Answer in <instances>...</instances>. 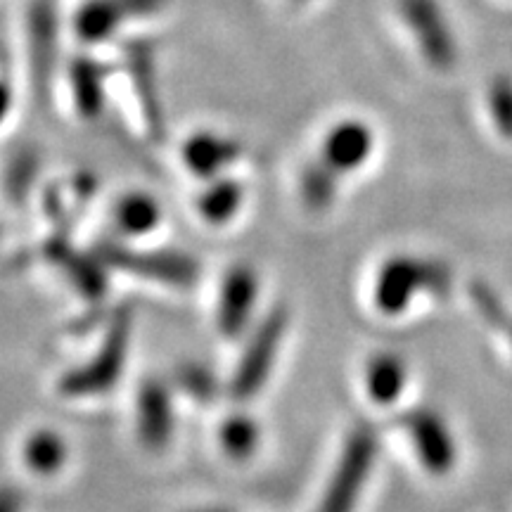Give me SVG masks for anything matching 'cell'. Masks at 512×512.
Instances as JSON below:
<instances>
[{
  "instance_id": "obj_25",
  "label": "cell",
  "mask_w": 512,
  "mask_h": 512,
  "mask_svg": "<svg viewBox=\"0 0 512 512\" xmlns=\"http://www.w3.org/2000/svg\"><path fill=\"white\" fill-rule=\"evenodd\" d=\"M128 17H150L164 8L166 0H121Z\"/></svg>"
},
{
  "instance_id": "obj_15",
  "label": "cell",
  "mask_w": 512,
  "mask_h": 512,
  "mask_svg": "<svg viewBox=\"0 0 512 512\" xmlns=\"http://www.w3.org/2000/svg\"><path fill=\"white\" fill-rule=\"evenodd\" d=\"M128 19L121 0H83L74 12V31L88 46L110 41Z\"/></svg>"
},
{
  "instance_id": "obj_5",
  "label": "cell",
  "mask_w": 512,
  "mask_h": 512,
  "mask_svg": "<svg viewBox=\"0 0 512 512\" xmlns=\"http://www.w3.org/2000/svg\"><path fill=\"white\" fill-rule=\"evenodd\" d=\"M287 330V311L273 309L268 316L261 320L259 328L249 337L245 354H242L238 370L233 375L230 384V394L233 399L247 401L264 387L268 375H271L275 356H278L280 342Z\"/></svg>"
},
{
  "instance_id": "obj_14",
  "label": "cell",
  "mask_w": 512,
  "mask_h": 512,
  "mask_svg": "<svg viewBox=\"0 0 512 512\" xmlns=\"http://www.w3.org/2000/svg\"><path fill=\"white\" fill-rule=\"evenodd\" d=\"M107 76H110V67L95 57H76L69 64V86H72L74 105L81 117L93 119L102 112Z\"/></svg>"
},
{
  "instance_id": "obj_22",
  "label": "cell",
  "mask_w": 512,
  "mask_h": 512,
  "mask_svg": "<svg viewBox=\"0 0 512 512\" xmlns=\"http://www.w3.org/2000/svg\"><path fill=\"white\" fill-rule=\"evenodd\" d=\"M219 441L228 458L249 460L259 446V425L249 415H230L221 425Z\"/></svg>"
},
{
  "instance_id": "obj_18",
  "label": "cell",
  "mask_w": 512,
  "mask_h": 512,
  "mask_svg": "<svg viewBox=\"0 0 512 512\" xmlns=\"http://www.w3.org/2000/svg\"><path fill=\"white\" fill-rule=\"evenodd\" d=\"M242 197H245V192H242V185L238 181H233V178H214L207 185V190L197 197V209H200L204 221L221 226V223L230 221L238 214Z\"/></svg>"
},
{
  "instance_id": "obj_11",
  "label": "cell",
  "mask_w": 512,
  "mask_h": 512,
  "mask_svg": "<svg viewBox=\"0 0 512 512\" xmlns=\"http://www.w3.org/2000/svg\"><path fill=\"white\" fill-rule=\"evenodd\" d=\"M174 399L162 380H147L138 392V434L152 451H159L174 437Z\"/></svg>"
},
{
  "instance_id": "obj_9",
  "label": "cell",
  "mask_w": 512,
  "mask_h": 512,
  "mask_svg": "<svg viewBox=\"0 0 512 512\" xmlns=\"http://www.w3.org/2000/svg\"><path fill=\"white\" fill-rule=\"evenodd\" d=\"M46 259L57 268H62V273L67 275L69 283L79 290L83 297L88 299H100L107 292V273L105 264L98 256L81 254L79 249L72 247V242L67 240V235L57 233L46 242L43 247Z\"/></svg>"
},
{
  "instance_id": "obj_23",
  "label": "cell",
  "mask_w": 512,
  "mask_h": 512,
  "mask_svg": "<svg viewBox=\"0 0 512 512\" xmlns=\"http://www.w3.org/2000/svg\"><path fill=\"white\" fill-rule=\"evenodd\" d=\"M176 380L185 394L200 403H211L219 396V382H216L214 373L200 363H183L178 368Z\"/></svg>"
},
{
  "instance_id": "obj_17",
  "label": "cell",
  "mask_w": 512,
  "mask_h": 512,
  "mask_svg": "<svg viewBox=\"0 0 512 512\" xmlns=\"http://www.w3.org/2000/svg\"><path fill=\"white\" fill-rule=\"evenodd\" d=\"M162 219V209L155 197L145 192H128L114 207V223L124 235H147L157 228Z\"/></svg>"
},
{
  "instance_id": "obj_4",
  "label": "cell",
  "mask_w": 512,
  "mask_h": 512,
  "mask_svg": "<svg viewBox=\"0 0 512 512\" xmlns=\"http://www.w3.org/2000/svg\"><path fill=\"white\" fill-rule=\"evenodd\" d=\"M93 254L105 266L140 275L147 280H159L164 285L192 287L200 278V268L195 261L181 252H136L121 242L100 240Z\"/></svg>"
},
{
  "instance_id": "obj_19",
  "label": "cell",
  "mask_w": 512,
  "mask_h": 512,
  "mask_svg": "<svg viewBox=\"0 0 512 512\" xmlns=\"http://www.w3.org/2000/svg\"><path fill=\"white\" fill-rule=\"evenodd\" d=\"M67 456V441L53 430H36L24 444V460H27L29 470H34L41 477L60 472L67 463Z\"/></svg>"
},
{
  "instance_id": "obj_26",
  "label": "cell",
  "mask_w": 512,
  "mask_h": 512,
  "mask_svg": "<svg viewBox=\"0 0 512 512\" xmlns=\"http://www.w3.org/2000/svg\"><path fill=\"white\" fill-rule=\"evenodd\" d=\"M24 510V496L15 486L3 484L0 486V512H22Z\"/></svg>"
},
{
  "instance_id": "obj_20",
  "label": "cell",
  "mask_w": 512,
  "mask_h": 512,
  "mask_svg": "<svg viewBox=\"0 0 512 512\" xmlns=\"http://www.w3.org/2000/svg\"><path fill=\"white\" fill-rule=\"evenodd\" d=\"M57 27L55 10L50 0H38L31 10V53L43 79H48L50 67H53V55L57 46Z\"/></svg>"
},
{
  "instance_id": "obj_21",
  "label": "cell",
  "mask_w": 512,
  "mask_h": 512,
  "mask_svg": "<svg viewBox=\"0 0 512 512\" xmlns=\"http://www.w3.org/2000/svg\"><path fill=\"white\" fill-rule=\"evenodd\" d=\"M337 181V171H332L320 157L316 162L306 164L302 169V176H299V192H302L306 207L313 211L328 209L337 195Z\"/></svg>"
},
{
  "instance_id": "obj_2",
  "label": "cell",
  "mask_w": 512,
  "mask_h": 512,
  "mask_svg": "<svg viewBox=\"0 0 512 512\" xmlns=\"http://www.w3.org/2000/svg\"><path fill=\"white\" fill-rule=\"evenodd\" d=\"M451 275L441 264L415 259V256H394L375 280V306L389 316L406 311L415 292H446Z\"/></svg>"
},
{
  "instance_id": "obj_10",
  "label": "cell",
  "mask_w": 512,
  "mask_h": 512,
  "mask_svg": "<svg viewBox=\"0 0 512 512\" xmlns=\"http://www.w3.org/2000/svg\"><path fill=\"white\" fill-rule=\"evenodd\" d=\"M259 278L249 266H235L223 275L219 292V328L226 337H238L252 318Z\"/></svg>"
},
{
  "instance_id": "obj_12",
  "label": "cell",
  "mask_w": 512,
  "mask_h": 512,
  "mask_svg": "<svg viewBox=\"0 0 512 512\" xmlns=\"http://www.w3.org/2000/svg\"><path fill=\"white\" fill-rule=\"evenodd\" d=\"M183 162L197 178L214 181L240 157V143L214 131H197L183 143Z\"/></svg>"
},
{
  "instance_id": "obj_27",
  "label": "cell",
  "mask_w": 512,
  "mask_h": 512,
  "mask_svg": "<svg viewBox=\"0 0 512 512\" xmlns=\"http://www.w3.org/2000/svg\"><path fill=\"white\" fill-rule=\"evenodd\" d=\"M12 107V91L5 81H0V124H3L5 117H8Z\"/></svg>"
},
{
  "instance_id": "obj_6",
  "label": "cell",
  "mask_w": 512,
  "mask_h": 512,
  "mask_svg": "<svg viewBox=\"0 0 512 512\" xmlns=\"http://www.w3.org/2000/svg\"><path fill=\"white\" fill-rule=\"evenodd\" d=\"M399 10L425 62L434 69H451L458 60L456 38L437 0H399Z\"/></svg>"
},
{
  "instance_id": "obj_3",
  "label": "cell",
  "mask_w": 512,
  "mask_h": 512,
  "mask_svg": "<svg viewBox=\"0 0 512 512\" xmlns=\"http://www.w3.org/2000/svg\"><path fill=\"white\" fill-rule=\"evenodd\" d=\"M377 456V434L373 427L358 425L351 430L342 456L332 472L318 512H354L358 496L368 482Z\"/></svg>"
},
{
  "instance_id": "obj_7",
  "label": "cell",
  "mask_w": 512,
  "mask_h": 512,
  "mask_svg": "<svg viewBox=\"0 0 512 512\" xmlns=\"http://www.w3.org/2000/svg\"><path fill=\"white\" fill-rule=\"evenodd\" d=\"M121 60H124V72L131 79L133 91H136L138 107L150 133L155 138L164 136V107L159 98L157 81V53L155 43L136 38L121 48Z\"/></svg>"
},
{
  "instance_id": "obj_13",
  "label": "cell",
  "mask_w": 512,
  "mask_h": 512,
  "mask_svg": "<svg viewBox=\"0 0 512 512\" xmlns=\"http://www.w3.org/2000/svg\"><path fill=\"white\" fill-rule=\"evenodd\" d=\"M403 427L411 434L422 463L432 472H446L453 463V441L448 437L444 422L432 411H411L403 415Z\"/></svg>"
},
{
  "instance_id": "obj_28",
  "label": "cell",
  "mask_w": 512,
  "mask_h": 512,
  "mask_svg": "<svg viewBox=\"0 0 512 512\" xmlns=\"http://www.w3.org/2000/svg\"><path fill=\"white\" fill-rule=\"evenodd\" d=\"M200 512H228V510H200Z\"/></svg>"
},
{
  "instance_id": "obj_1",
  "label": "cell",
  "mask_w": 512,
  "mask_h": 512,
  "mask_svg": "<svg viewBox=\"0 0 512 512\" xmlns=\"http://www.w3.org/2000/svg\"><path fill=\"white\" fill-rule=\"evenodd\" d=\"M128 337H131V316L128 311H119L112 318L102 347L91 361L79 368L67 370L60 380V392L64 396H98L110 392L119 382L126 366Z\"/></svg>"
},
{
  "instance_id": "obj_16",
  "label": "cell",
  "mask_w": 512,
  "mask_h": 512,
  "mask_svg": "<svg viewBox=\"0 0 512 512\" xmlns=\"http://www.w3.org/2000/svg\"><path fill=\"white\" fill-rule=\"evenodd\" d=\"M366 384H368V394L373 396L375 403L380 406H389L399 399L403 392V384H406V366L399 356L387 354H375L370 358L368 368H366Z\"/></svg>"
},
{
  "instance_id": "obj_8",
  "label": "cell",
  "mask_w": 512,
  "mask_h": 512,
  "mask_svg": "<svg viewBox=\"0 0 512 512\" xmlns=\"http://www.w3.org/2000/svg\"><path fill=\"white\" fill-rule=\"evenodd\" d=\"M375 150L373 128L366 121L344 119L325 133L323 145H320V159L337 171L339 176L351 174L368 162Z\"/></svg>"
},
{
  "instance_id": "obj_24",
  "label": "cell",
  "mask_w": 512,
  "mask_h": 512,
  "mask_svg": "<svg viewBox=\"0 0 512 512\" xmlns=\"http://www.w3.org/2000/svg\"><path fill=\"white\" fill-rule=\"evenodd\" d=\"M489 112L498 131L512 138V83L496 81L489 91Z\"/></svg>"
}]
</instances>
